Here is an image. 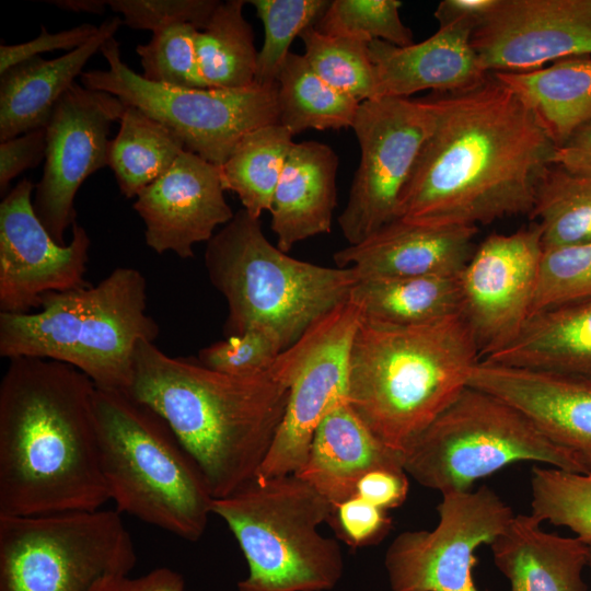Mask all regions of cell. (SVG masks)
<instances>
[{"mask_svg":"<svg viewBox=\"0 0 591 591\" xmlns=\"http://www.w3.org/2000/svg\"><path fill=\"white\" fill-rule=\"evenodd\" d=\"M437 120L402 194L398 219L477 227L530 215L557 149L533 111L493 73L431 95Z\"/></svg>","mask_w":591,"mask_h":591,"instance_id":"6da1fadb","label":"cell"},{"mask_svg":"<svg viewBox=\"0 0 591 591\" xmlns=\"http://www.w3.org/2000/svg\"><path fill=\"white\" fill-rule=\"evenodd\" d=\"M94 392L70 364L9 360L0 383V515L94 511L109 500Z\"/></svg>","mask_w":591,"mask_h":591,"instance_id":"7a4b0ae2","label":"cell"},{"mask_svg":"<svg viewBox=\"0 0 591 591\" xmlns=\"http://www.w3.org/2000/svg\"><path fill=\"white\" fill-rule=\"evenodd\" d=\"M127 393L166 421L220 499L256 477L285 416L289 386L271 370L230 375L141 340Z\"/></svg>","mask_w":591,"mask_h":591,"instance_id":"3957f363","label":"cell"},{"mask_svg":"<svg viewBox=\"0 0 591 591\" xmlns=\"http://www.w3.org/2000/svg\"><path fill=\"white\" fill-rule=\"evenodd\" d=\"M479 361L461 314L415 326L361 320L346 398L376 438L403 454L468 385Z\"/></svg>","mask_w":591,"mask_h":591,"instance_id":"277c9868","label":"cell"},{"mask_svg":"<svg viewBox=\"0 0 591 591\" xmlns=\"http://www.w3.org/2000/svg\"><path fill=\"white\" fill-rule=\"evenodd\" d=\"M147 303L141 271L117 267L94 286L45 294L37 312H0V356L63 362L96 387L128 392L138 344L160 333Z\"/></svg>","mask_w":591,"mask_h":591,"instance_id":"5b68a950","label":"cell"},{"mask_svg":"<svg viewBox=\"0 0 591 591\" xmlns=\"http://www.w3.org/2000/svg\"><path fill=\"white\" fill-rule=\"evenodd\" d=\"M205 267L228 303L227 336L250 329L274 334L283 349L316 321L349 300L351 268L299 260L273 245L243 208L207 243Z\"/></svg>","mask_w":591,"mask_h":591,"instance_id":"8992f818","label":"cell"},{"mask_svg":"<svg viewBox=\"0 0 591 591\" xmlns=\"http://www.w3.org/2000/svg\"><path fill=\"white\" fill-rule=\"evenodd\" d=\"M94 416L102 471L116 511L198 541L213 497L166 421L127 392L96 386Z\"/></svg>","mask_w":591,"mask_h":591,"instance_id":"52a82bcc","label":"cell"},{"mask_svg":"<svg viewBox=\"0 0 591 591\" xmlns=\"http://www.w3.org/2000/svg\"><path fill=\"white\" fill-rule=\"evenodd\" d=\"M211 510L246 559L248 575L239 591H324L340 580L339 544L318 531L334 507L296 474L254 478L213 499Z\"/></svg>","mask_w":591,"mask_h":591,"instance_id":"ba28073f","label":"cell"},{"mask_svg":"<svg viewBox=\"0 0 591 591\" xmlns=\"http://www.w3.org/2000/svg\"><path fill=\"white\" fill-rule=\"evenodd\" d=\"M521 461L584 473L515 407L466 386L403 453V468L424 487L467 491L473 484Z\"/></svg>","mask_w":591,"mask_h":591,"instance_id":"9c48e42d","label":"cell"},{"mask_svg":"<svg viewBox=\"0 0 591 591\" xmlns=\"http://www.w3.org/2000/svg\"><path fill=\"white\" fill-rule=\"evenodd\" d=\"M136 563L118 511L0 515V591H90Z\"/></svg>","mask_w":591,"mask_h":591,"instance_id":"30bf717a","label":"cell"},{"mask_svg":"<svg viewBox=\"0 0 591 591\" xmlns=\"http://www.w3.org/2000/svg\"><path fill=\"white\" fill-rule=\"evenodd\" d=\"M107 70L84 71L83 86L118 97L172 129L186 150L221 166L250 131L279 124L277 83L237 89H188L157 84L123 62L119 45L108 38L100 50Z\"/></svg>","mask_w":591,"mask_h":591,"instance_id":"8fae6325","label":"cell"},{"mask_svg":"<svg viewBox=\"0 0 591 591\" xmlns=\"http://www.w3.org/2000/svg\"><path fill=\"white\" fill-rule=\"evenodd\" d=\"M436 120L431 96L380 97L359 104L351 128L360 162L338 217L349 245L398 219L402 194Z\"/></svg>","mask_w":591,"mask_h":591,"instance_id":"7c38bea8","label":"cell"},{"mask_svg":"<svg viewBox=\"0 0 591 591\" xmlns=\"http://www.w3.org/2000/svg\"><path fill=\"white\" fill-rule=\"evenodd\" d=\"M360 323L359 306L348 300L278 356L270 370L288 384V404L255 478L294 474L301 467L317 426L347 395L351 346Z\"/></svg>","mask_w":591,"mask_h":591,"instance_id":"4fadbf2b","label":"cell"},{"mask_svg":"<svg viewBox=\"0 0 591 591\" xmlns=\"http://www.w3.org/2000/svg\"><path fill=\"white\" fill-rule=\"evenodd\" d=\"M433 530L405 531L387 547L384 565L392 591H482L473 570L476 549L490 545L514 517L489 487L447 491Z\"/></svg>","mask_w":591,"mask_h":591,"instance_id":"5bb4252c","label":"cell"},{"mask_svg":"<svg viewBox=\"0 0 591 591\" xmlns=\"http://www.w3.org/2000/svg\"><path fill=\"white\" fill-rule=\"evenodd\" d=\"M125 107L118 97L74 82L51 112L33 207L58 244H67L65 232L77 221L74 198L81 184L108 165V134Z\"/></svg>","mask_w":591,"mask_h":591,"instance_id":"9a60e30c","label":"cell"},{"mask_svg":"<svg viewBox=\"0 0 591 591\" xmlns=\"http://www.w3.org/2000/svg\"><path fill=\"white\" fill-rule=\"evenodd\" d=\"M542 255L536 223L511 234L494 233L457 276L460 314L480 360L507 347L530 318Z\"/></svg>","mask_w":591,"mask_h":591,"instance_id":"2e32d148","label":"cell"},{"mask_svg":"<svg viewBox=\"0 0 591 591\" xmlns=\"http://www.w3.org/2000/svg\"><path fill=\"white\" fill-rule=\"evenodd\" d=\"M34 189L23 178L0 204V312L28 313L49 292L89 286L86 230L76 221L70 242L58 244L34 210Z\"/></svg>","mask_w":591,"mask_h":591,"instance_id":"e0dca14e","label":"cell"},{"mask_svg":"<svg viewBox=\"0 0 591 591\" xmlns=\"http://www.w3.org/2000/svg\"><path fill=\"white\" fill-rule=\"evenodd\" d=\"M471 44L487 73L591 56V0H499Z\"/></svg>","mask_w":591,"mask_h":591,"instance_id":"ac0fdd59","label":"cell"},{"mask_svg":"<svg viewBox=\"0 0 591 591\" xmlns=\"http://www.w3.org/2000/svg\"><path fill=\"white\" fill-rule=\"evenodd\" d=\"M220 166L184 150L172 166L136 198L146 244L155 253L187 259L194 245L209 242L234 213L224 198Z\"/></svg>","mask_w":591,"mask_h":591,"instance_id":"d6986e66","label":"cell"},{"mask_svg":"<svg viewBox=\"0 0 591 591\" xmlns=\"http://www.w3.org/2000/svg\"><path fill=\"white\" fill-rule=\"evenodd\" d=\"M468 386L519 409L591 474V379L480 360Z\"/></svg>","mask_w":591,"mask_h":591,"instance_id":"ffe728a7","label":"cell"},{"mask_svg":"<svg viewBox=\"0 0 591 591\" xmlns=\"http://www.w3.org/2000/svg\"><path fill=\"white\" fill-rule=\"evenodd\" d=\"M477 227L433 225L397 219L367 240L334 254L358 280L457 277L476 246Z\"/></svg>","mask_w":591,"mask_h":591,"instance_id":"44dd1931","label":"cell"},{"mask_svg":"<svg viewBox=\"0 0 591 591\" xmlns=\"http://www.w3.org/2000/svg\"><path fill=\"white\" fill-rule=\"evenodd\" d=\"M473 31L470 24L454 23L405 47L371 40L368 49L375 77L373 99L408 97L424 90L451 93L482 83L489 73L472 47Z\"/></svg>","mask_w":591,"mask_h":591,"instance_id":"7402d4cb","label":"cell"},{"mask_svg":"<svg viewBox=\"0 0 591 591\" xmlns=\"http://www.w3.org/2000/svg\"><path fill=\"white\" fill-rule=\"evenodd\" d=\"M376 470L404 471L403 454L376 438L343 397L317 426L294 474L335 508L356 496L359 480Z\"/></svg>","mask_w":591,"mask_h":591,"instance_id":"603a6c76","label":"cell"},{"mask_svg":"<svg viewBox=\"0 0 591 591\" xmlns=\"http://www.w3.org/2000/svg\"><path fill=\"white\" fill-rule=\"evenodd\" d=\"M338 165V155L329 146L294 142L269 210L281 251L287 253L301 241L332 231Z\"/></svg>","mask_w":591,"mask_h":591,"instance_id":"cb8c5ba5","label":"cell"},{"mask_svg":"<svg viewBox=\"0 0 591 591\" xmlns=\"http://www.w3.org/2000/svg\"><path fill=\"white\" fill-rule=\"evenodd\" d=\"M121 23L118 16L107 19L82 46L50 60L36 56L0 73V142L46 127L58 100Z\"/></svg>","mask_w":591,"mask_h":591,"instance_id":"d4e9b609","label":"cell"},{"mask_svg":"<svg viewBox=\"0 0 591 591\" xmlns=\"http://www.w3.org/2000/svg\"><path fill=\"white\" fill-rule=\"evenodd\" d=\"M532 514H518L490 544L496 567L511 591H587L582 570L589 544L541 529Z\"/></svg>","mask_w":591,"mask_h":591,"instance_id":"484cf974","label":"cell"},{"mask_svg":"<svg viewBox=\"0 0 591 591\" xmlns=\"http://www.w3.org/2000/svg\"><path fill=\"white\" fill-rule=\"evenodd\" d=\"M482 361L591 379V300L532 315L507 347Z\"/></svg>","mask_w":591,"mask_h":591,"instance_id":"4316f807","label":"cell"},{"mask_svg":"<svg viewBox=\"0 0 591 591\" xmlns=\"http://www.w3.org/2000/svg\"><path fill=\"white\" fill-rule=\"evenodd\" d=\"M542 123L556 146L591 121V56H575L530 71L494 72Z\"/></svg>","mask_w":591,"mask_h":591,"instance_id":"83f0119b","label":"cell"},{"mask_svg":"<svg viewBox=\"0 0 591 591\" xmlns=\"http://www.w3.org/2000/svg\"><path fill=\"white\" fill-rule=\"evenodd\" d=\"M349 300L361 320L385 326H415L460 314L457 277L358 280Z\"/></svg>","mask_w":591,"mask_h":591,"instance_id":"f1b7e54d","label":"cell"},{"mask_svg":"<svg viewBox=\"0 0 591 591\" xmlns=\"http://www.w3.org/2000/svg\"><path fill=\"white\" fill-rule=\"evenodd\" d=\"M184 150L183 140L172 129L126 105L119 130L108 144L107 162L120 193L134 198L163 175Z\"/></svg>","mask_w":591,"mask_h":591,"instance_id":"f546056e","label":"cell"},{"mask_svg":"<svg viewBox=\"0 0 591 591\" xmlns=\"http://www.w3.org/2000/svg\"><path fill=\"white\" fill-rule=\"evenodd\" d=\"M276 83L279 124L293 136L352 127L360 102L326 83L303 55H288Z\"/></svg>","mask_w":591,"mask_h":591,"instance_id":"4dcf8cb0","label":"cell"},{"mask_svg":"<svg viewBox=\"0 0 591 591\" xmlns=\"http://www.w3.org/2000/svg\"><path fill=\"white\" fill-rule=\"evenodd\" d=\"M280 124L266 125L246 134L220 166L225 190H231L243 209L260 218L271 208L274 194L294 142Z\"/></svg>","mask_w":591,"mask_h":591,"instance_id":"1f68e13d","label":"cell"},{"mask_svg":"<svg viewBox=\"0 0 591 591\" xmlns=\"http://www.w3.org/2000/svg\"><path fill=\"white\" fill-rule=\"evenodd\" d=\"M247 1H219L207 25L197 30L195 48L209 88L237 89L254 83L257 54L252 25L243 15Z\"/></svg>","mask_w":591,"mask_h":591,"instance_id":"d6a6232c","label":"cell"},{"mask_svg":"<svg viewBox=\"0 0 591 591\" xmlns=\"http://www.w3.org/2000/svg\"><path fill=\"white\" fill-rule=\"evenodd\" d=\"M529 216L541 228L543 250L591 242V178L549 165L537 181Z\"/></svg>","mask_w":591,"mask_h":591,"instance_id":"836d02e7","label":"cell"},{"mask_svg":"<svg viewBox=\"0 0 591 591\" xmlns=\"http://www.w3.org/2000/svg\"><path fill=\"white\" fill-rule=\"evenodd\" d=\"M299 37L304 45V58L326 83L360 103L373 99L375 77L369 43L326 35L314 26L305 28Z\"/></svg>","mask_w":591,"mask_h":591,"instance_id":"e575fe53","label":"cell"},{"mask_svg":"<svg viewBox=\"0 0 591 591\" xmlns=\"http://www.w3.org/2000/svg\"><path fill=\"white\" fill-rule=\"evenodd\" d=\"M530 483L532 515L591 543V474L534 465Z\"/></svg>","mask_w":591,"mask_h":591,"instance_id":"d590c367","label":"cell"},{"mask_svg":"<svg viewBox=\"0 0 591 591\" xmlns=\"http://www.w3.org/2000/svg\"><path fill=\"white\" fill-rule=\"evenodd\" d=\"M265 31L264 44L257 54L254 82L274 85L290 54L297 36L314 26L327 10L328 0H251Z\"/></svg>","mask_w":591,"mask_h":591,"instance_id":"8d00e7d4","label":"cell"},{"mask_svg":"<svg viewBox=\"0 0 591 591\" xmlns=\"http://www.w3.org/2000/svg\"><path fill=\"white\" fill-rule=\"evenodd\" d=\"M398 0H333L314 27L326 35L370 43L381 39L395 46L414 44L413 33L399 15Z\"/></svg>","mask_w":591,"mask_h":591,"instance_id":"74e56055","label":"cell"},{"mask_svg":"<svg viewBox=\"0 0 591 591\" xmlns=\"http://www.w3.org/2000/svg\"><path fill=\"white\" fill-rule=\"evenodd\" d=\"M197 27L189 23L174 24L152 33L151 39L136 47L142 78L157 84L209 89L202 78L195 48Z\"/></svg>","mask_w":591,"mask_h":591,"instance_id":"f35d334b","label":"cell"},{"mask_svg":"<svg viewBox=\"0 0 591 591\" xmlns=\"http://www.w3.org/2000/svg\"><path fill=\"white\" fill-rule=\"evenodd\" d=\"M591 300V242L543 250L531 315Z\"/></svg>","mask_w":591,"mask_h":591,"instance_id":"ab89813d","label":"cell"},{"mask_svg":"<svg viewBox=\"0 0 591 591\" xmlns=\"http://www.w3.org/2000/svg\"><path fill=\"white\" fill-rule=\"evenodd\" d=\"M283 350L274 334L250 329L201 348L197 359L211 370L248 376L268 372Z\"/></svg>","mask_w":591,"mask_h":591,"instance_id":"60d3db41","label":"cell"},{"mask_svg":"<svg viewBox=\"0 0 591 591\" xmlns=\"http://www.w3.org/2000/svg\"><path fill=\"white\" fill-rule=\"evenodd\" d=\"M107 5L123 15V23L134 30L152 33L174 24L189 23L206 27L216 0H107Z\"/></svg>","mask_w":591,"mask_h":591,"instance_id":"b9f144b4","label":"cell"},{"mask_svg":"<svg viewBox=\"0 0 591 591\" xmlns=\"http://www.w3.org/2000/svg\"><path fill=\"white\" fill-rule=\"evenodd\" d=\"M328 522L338 537L352 547L375 544L392 528L385 510L358 495L337 505Z\"/></svg>","mask_w":591,"mask_h":591,"instance_id":"7bdbcfd3","label":"cell"},{"mask_svg":"<svg viewBox=\"0 0 591 591\" xmlns=\"http://www.w3.org/2000/svg\"><path fill=\"white\" fill-rule=\"evenodd\" d=\"M97 32L99 27L89 23L57 33H49L42 26L39 35L28 42L0 46V73L42 53L56 49L73 50L90 40Z\"/></svg>","mask_w":591,"mask_h":591,"instance_id":"ee69618b","label":"cell"},{"mask_svg":"<svg viewBox=\"0 0 591 591\" xmlns=\"http://www.w3.org/2000/svg\"><path fill=\"white\" fill-rule=\"evenodd\" d=\"M46 127L0 142V193L8 194L10 182L45 158Z\"/></svg>","mask_w":591,"mask_h":591,"instance_id":"f6af8a7d","label":"cell"},{"mask_svg":"<svg viewBox=\"0 0 591 591\" xmlns=\"http://www.w3.org/2000/svg\"><path fill=\"white\" fill-rule=\"evenodd\" d=\"M408 489L405 471L376 470L359 480L357 495L386 511L399 507L406 500Z\"/></svg>","mask_w":591,"mask_h":591,"instance_id":"bcb514c9","label":"cell"},{"mask_svg":"<svg viewBox=\"0 0 591 591\" xmlns=\"http://www.w3.org/2000/svg\"><path fill=\"white\" fill-rule=\"evenodd\" d=\"M90 591H185L179 573L161 567L139 577L112 576L96 582Z\"/></svg>","mask_w":591,"mask_h":591,"instance_id":"7dc6e473","label":"cell"},{"mask_svg":"<svg viewBox=\"0 0 591 591\" xmlns=\"http://www.w3.org/2000/svg\"><path fill=\"white\" fill-rule=\"evenodd\" d=\"M554 164L576 175L591 178V121L577 129L557 147Z\"/></svg>","mask_w":591,"mask_h":591,"instance_id":"c3c4849f","label":"cell"},{"mask_svg":"<svg viewBox=\"0 0 591 591\" xmlns=\"http://www.w3.org/2000/svg\"><path fill=\"white\" fill-rule=\"evenodd\" d=\"M499 0H442L433 15L439 27L454 23H466L479 26L494 11Z\"/></svg>","mask_w":591,"mask_h":591,"instance_id":"681fc988","label":"cell"},{"mask_svg":"<svg viewBox=\"0 0 591 591\" xmlns=\"http://www.w3.org/2000/svg\"><path fill=\"white\" fill-rule=\"evenodd\" d=\"M49 3L72 12H86L94 14H102L105 10V5H107L106 1L103 0H55L49 1Z\"/></svg>","mask_w":591,"mask_h":591,"instance_id":"f907efd6","label":"cell"},{"mask_svg":"<svg viewBox=\"0 0 591 591\" xmlns=\"http://www.w3.org/2000/svg\"><path fill=\"white\" fill-rule=\"evenodd\" d=\"M588 544H589L588 566L591 570V543H588Z\"/></svg>","mask_w":591,"mask_h":591,"instance_id":"816d5d0a","label":"cell"}]
</instances>
